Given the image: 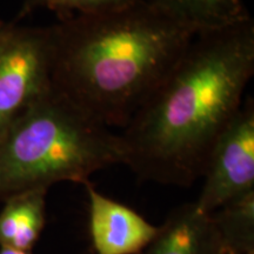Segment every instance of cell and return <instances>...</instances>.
<instances>
[{
	"label": "cell",
	"mask_w": 254,
	"mask_h": 254,
	"mask_svg": "<svg viewBox=\"0 0 254 254\" xmlns=\"http://www.w3.org/2000/svg\"><path fill=\"white\" fill-rule=\"evenodd\" d=\"M195 33L219 30L250 18L243 0H150Z\"/></svg>",
	"instance_id": "obj_9"
},
{
	"label": "cell",
	"mask_w": 254,
	"mask_h": 254,
	"mask_svg": "<svg viewBox=\"0 0 254 254\" xmlns=\"http://www.w3.org/2000/svg\"><path fill=\"white\" fill-rule=\"evenodd\" d=\"M135 0H23L20 18L37 9L53 11L59 21L75 15L103 13L132 4Z\"/></svg>",
	"instance_id": "obj_11"
},
{
	"label": "cell",
	"mask_w": 254,
	"mask_h": 254,
	"mask_svg": "<svg viewBox=\"0 0 254 254\" xmlns=\"http://www.w3.org/2000/svg\"><path fill=\"white\" fill-rule=\"evenodd\" d=\"M139 254H224L209 214L195 202L178 206Z\"/></svg>",
	"instance_id": "obj_7"
},
{
	"label": "cell",
	"mask_w": 254,
	"mask_h": 254,
	"mask_svg": "<svg viewBox=\"0 0 254 254\" xmlns=\"http://www.w3.org/2000/svg\"><path fill=\"white\" fill-rule=\"evenodd\" d=\"M125 164L119 134L52 87L0 135V200Z\"/></svg>",
	"instance_id": "obj_3"
},
{
	"label": "cell",
	"mask_w": 254,
	"mask_h": 254,
	"mask_svg": "<svg viewBox=\"0 0 254 254\" xmlns=\"http://www.w3.org/2000/svg\"><path fill=\"white\" fill-rule=\"evenodd\" d=\"M225 254L254 252V190L209 214Z\"/></svg>",
	"instance_id": "obj_10"
},
{
	"label": "cell",
	"mask_w": 254,
	"mask_h": 254,
	"mask_svg": "<svg viewBox=\"0 0 254 254\" xmlns=\"http://www.w3.org/2000/svg\"><path fill=\"white\" fill-rule=\"evenodd\" d=\"M88 233L95 254H139L157 236L151 224L128 206L104 195L88 182Z\"/></svg>",
	"instance_id": "obj_6"
},
{
	"label": "cell",
	"mask_w": 254,
	"mask_h": 254,
	"mask_svg": "<svg viewBox=\"0 0 254 254\" xmlns=\"http://www.w3.org/2000/svg\"><path fill=\"white\" fill-rule=\"evenodd\" d=\"M247 254H254V252H251V253H247Z\"/></svg>",
	"instance_id": "obj_14"
},
{
	"label": "cell",
	"mask_w": 254,
	"mask_h": 254,
	"mask_svg": "<svg viewBox=\"0 0 254 254\" xmlns=\"http://www.w3.org/2000/svg\"><path fill=\"white\" fill-rule=\"evenodd\" d=\"M224 254H225V253H224Z\"/></svg>",
	"instance_id": "obj_15"
},
{
	"label": "cell",
	"mask_w": 254,
	"mask_h": 254,
	"mask_svg": "<svg viewBox=\"0 0 254 254\" xmlns=\"http://www.w3.org/2000/svg\"><path fill=\"white\" fill-rule=\"evenodd\" d=\"M9 27V24L8 23H4V21H0V40H1V38L4 37V34L6 33V31L8 30Z\"/></svg>",
	"instance_id": "obj_13"
},
{
	"label": "cell",
	"mask_w": 254,
	"mask_h": 254,
	"mask_svg": "<svg viewBox=\"0 0 254 254\" xmlns=\"http://www.w3.org/2000/svg\"><path fill=\"white\" fill-rule=\"evenodd\" d=\"M47 190H25L4 200L0 211V247L31 252L46 224Z\"/></svg>",
	"instance_id": "obj_8"
},
{
	"label": "cell",
	"mask_w": 254,
	"mask_h": 254,
	"mask_svg": "<svg viewBox=\"0 0 254 254\" xmlns=\"http://www.w3.org/2000/svg\"><path fill=\"white\" fill-rule=\"evenodd\" d=\"M254 73L251 17L196 33L182 58L123 128L125 164L138 178L190 187L243 105Z\"/></svg>",
	"instance_id": "obj_1"
},
{
	"label": "cell",
	"mask_w": 254,
	"mask_h": 254,
	"mask_svg": "<svg viewBox=\"0 0 254 254\" xmlns=\"http://www.w3.org/2000/svg\"><path fill=\"white\" fill-rule=\"evenodd\" d=\"M195 31L150 0L52 25L51 86L124 128L182 58Z\"/></svg>",
	"instance_id": "obj_2"
},
{
	"label": "cell",
	"mask_w": 254,
	"mask_h": 254,
	"mask_svg": "<svg viewBox=\"0 0 254 254\" xmlns=\"http://www.w3.org/2000/svg\"><path fill=\"white\" fill-rule=\"evenodd\" d=\"M195 205L212 214L230 200L254 190V103L249 98L219 135L207 159Z\"/></svg>",
	"instance_id": "obj_5"
},
{
	"label": "cell",
	"mask_w": 254,
	"mask_h": 254,
	"mask_svg": "<svg viewBox=\"0 0 254 254\" xmlns=\"http://www.w3.org/2000/svg\"><path fill=\"white\" fill-rule=\"evenodd\" d=\"M52 26L9 24L0 40V135L51 87Z\"/></svg>",
	"instance_id": "obj_4"
},
{
	"label": "cell",
	"mask_w": 254,
	"mask_h": 254,
	"mask_svg": "<svg viewBox=\"0 0 254 254\" xmlns=\"http://www.w3.org/2000/svg\"><path fill=\"white\" fill-rule=\"evenodd\" d=\"M0 254H32V253L28 252V251L8 249V247H0Z\"/></svg>",
	"instance_id": "obj_12"
}]
</instances>
